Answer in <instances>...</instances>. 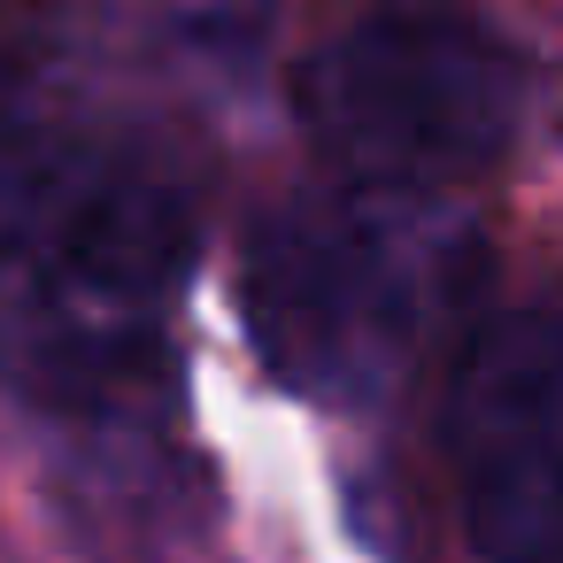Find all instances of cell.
<instances>
[{
	"label": "cell",
	"mask_w": 563,
	"mask_h": 563,
	"mask_svg": "<svg viewBox=\"0 0 563 563\" xmlns=\"http://www.w3.org/2000/svg\"><path fill=\"white\" fill-rule=\"evenodd\" d=\"M532 63L509 32L455 0H378L301 70L309 140L355 178L424 194L509 155Z\"/></svg>",
	"instance_id": "obj_3"
},
{
	"label": "cell",
	"mask_w": 563,
	"mask_h": 563,
	"mask_svg": "<svg viewBox=\"0 0 563 563\" xmlns=\"http://www.w3.org/2000/svg\"><path fill=\"white\" fill-rule=\"evenodd\" d=\"M194 201L178 170L117 132L0 140V378L47 409H109L147 386Z\"/></svg>",
	"instance_id": "obj_1"
},
{
	"label": "cell",
	"mask_w": 563,
	"mask_h": 563,
	"mask_svg": "<svg viewBox=\"0 0 563 563\" xmlns=\"http://www.w3.org/2000/svg\"><path fill=\"white\" fill-rule=\"evenodd\" d=\"M448 463L486 563H563V317H494L448 386Z\"/></svg>",
	"instance_id": "obj_4"
},
{
	"label": "cell",
	"mask_w": 563,
	"mask_h": 563,
	"mask_svg": "<svg viewBox=\"0 0 563 563\" xmlns=\"http://www.w3.org/2000/svg\"><path fill=\"white\" fill-rule=\"evenodd\" d=\"M463 278L471 240L409 194H301L247 240V332L294 394L371 409L424 363Z\"/></svg>",
	"instance_id": "obj_2"
}]
</instances>
